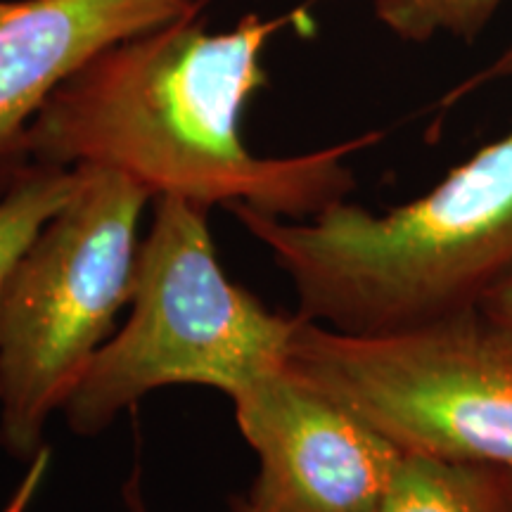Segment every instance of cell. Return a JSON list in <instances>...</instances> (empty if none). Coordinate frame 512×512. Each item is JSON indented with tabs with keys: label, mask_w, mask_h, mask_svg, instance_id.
Returning <instances> with one entry per match:
<instances>
[{
	"label": "cell",
	"mask_w": 512,
	"mask_h": 512,
	"mask_svg": "<svg viewBox=\"0 0 512 512\" xmlns=\"http://www.w3.org/2000/svg\"><path fill=\"white\" fill-rule=\"evenodd\" d=\"M287 22L249 15L209 34L197 17L178 19L105 50L31 119L24 164L105 166L152 197L313 219L347 197V157L377 136L280 159L245 145L242 114L266 81L261 55Z\"/></svg>",
	"instance_id": "6da1fadb"
},
{
	"label": "cell",
	"mask_w": 512,
	"mask_h": 512,
	"mask_svg": "<svg viewBox=\"0 0 512 512\" xmlns=\"http://www.w3.org/2000/svg\"><path fill=\"white\" fill-rule=\"evenodd\" d=\"M491 74L512 76V48ZM297 292V316L384 335L475 311L512 278V131L384 214L335 202L313 219L235 204Z\"/></svg>",
	"instance_id": "7a4b0ae2"
},
{
	"label": "cell",
	"mask_w": 512,
	"mask_h": 512,
	"mask_svg": "<svg viewBox=\"0 0 512 512\" xmlns=\"http://www.w3.org/2000/svg\"><path fill=\"white\" fill-rule=\"evenodd\" d=\"M140 242L131 316L83 370L62 413L93 437L145 394L176 384L211 387L235 399L283 368L299 316H283L235 285L211 240L207 207L155 197Z\"/></svg>",
	"instance_id": "3957f363"
},
{
	"label": "cell",
	"mask_w": 512,
	"mask_h": 512,
	"mask_svg": "<svg viewBox=\"0 0 512 512\" xmlns=\"http://www.w3.org/2000/svg\"><path fill=\"white\" fill-rule=\"evenodd\" d=\"M76 169L79 188L19 259L0 309V446L22 463L131 304L152 197L119 171Z\"/></svg>",
	"instance_id": "277c9868"
},
{
	"label": "cell",
	"mask_w": 512,
	"mask_h": 512,
	"mask_svg": "<svg viewBox=\"0 0 512 512\" xmlns=\"http://www.w3.org/2000/svg\"><path fill=\"white\" fill-rule=\"evenodd\" d=\"M287 368L403 453L512 465V351L479 309L384 335L299 318Z\"/></svg>",
	"instance_id": "5b68a950"
},
{
	"label": "cell",
	"mask_w": 512,
	"mask_h": 512,
	"mask_svg": "<svg viewBox=\"0 0 512 512\" xmlns=\"http://www.w3.org/2000/svg\"><path fill=\"white\" fill-rule=\"evenodd\" d=\"M259 472L233 512H380L401 448L287 368L233 399Z\"/></svg>",
	"instance_id": "8992f818"
},
{
	"label": "cell",
	"mask_w": 512,
	"mask_h": 512,
	"mask_svg": "<svg viewBox=\"0 0 512 512\" xmlns=\"http://www.w3.org/2000/svg\"><path fill=\"white\" fill-rule=\"evenodd\" d=\"M200 0H0V181L50 95L119 43L200 15Z\"/></svg>",
	"instance_id": "52a82bcc"
},
{
	"label": "cell",
	"mask_w": 512,
	"mask_h": 512,
	"mask_svg": "<svg viewBox=\"0 0 512 512\" xmlns=\"http://www.w3.org/2000/svg\"><path fill=\"white\" fill-rule=\"evenodd\" d=\"M380 512H512V465L401 453Z\"/></svg>",
	"instance_id": "ba28073f"
},
{
	"label": "cell",
	"mask_w": 512,
	"mask_h": 512,
	"mask_svg": "<svg viewBox=\"0 0 512 512\" xmlns=\"http://www.w3.org/2000/svg\"><path fill=\"white\" fill-rule=\"evenodd\" d=\"M79 188V169L24 166L0 195V309L24 252Z\"/></svg>",
	"instance_id": "9c48e42d"
},
{
	"label": "cell",
	"mask_w": 512,
	"mask_h": 512,
	"mask_svg": "<svg viewBox=\"0 0 512 512\" xmlns=\"http://www.w3.org/2000/svg\"><path fill=\"white\" fill-rule=\"evenodd\" d=\"M505 0H377V17L406 41L434 36L470 38L482 31Z\"/></svg>",
	"instance_id": "30bf717a"
},
{
	"label": "cell",
	"mask_w": 512,
	"mask_h": 512,
	"mask_svg": "<svg viewBox=\"0 0 512 512\" xmlns=\"http://www.w3.org/2000/svg\"><path fill=\"white\" fill-rule=\"evenodd\" d=\"M479 313L491 332L512 351V278L486 294L484 302L479 304Z\"/></svg>",
	"instance_id": "8fae6325"
},
{
	"label": "cell",
	"mask_w": 512,
	"mask_h": 512,
	"mask_svg": "<svg viewBox=\"0 0 512 512\" xmlns=\"http://www.w3.org/2000/svg\"><path fill=\"white\" fill-rule=\"evenodd\" d=\"M50 463H53V451L50 446H43L41 451L36 453L34 458L27 463V475L22 477V482L17 484V489L12 491L8 505H5L3 512H27L34 503V498L41 491L43 479H46Z\"/></svg>",
	"instance_id": "7c38bea8"
},
{
	"label": "cell",
	"mask_w": 512,
	"mask_h": 512,
	"mask_svg": "<svg viewBox=\"0 0 512 512\" xmlns=\"http://www.w3.org/2000/svg\"><path fill=\"white\" fill-rule=\"evenodd\" d=\"M121 510L124 512H152L145 501L143 477H140V465L133 467V472L121 486Z\"/></svg>",
	"instance_id": "4fadbf2b"
}]
</instances>
